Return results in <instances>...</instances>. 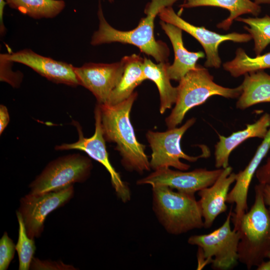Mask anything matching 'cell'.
Here are the masks:
<instances>
[{
  "label": "cell",
  "mask_w": 270,
  "mask_h": 270,
  "mask_svg": "<svg viewBox=\"0 0 270 270\" xmlns=\"http://www.w3.org/2000/svg\"><path fill=\"white\" fill-rule=\"evenodd\" d=\"M138 96L134 92L130 97L115 105L100 104L104 137L108 142L116 144L115 150L122 156L126 169L142 173L150 169L144 152L145 146L139 142L130 119V112Z\"/></svg>",
  "instance_id": "cell-1"
},
{
  "label": "cell",
  "mask_w": 270,
  "mask_h": 270,
  "mask_svg": "<svg viewBox=\"0 0 270 270\" xmlns=\"http://www.w3.org/2000/svg\"><path fill=\"white\" fill-rule=\"evenodd\" d=\"M178 0H151L144 9L146 16L141 19L138 26L129 31H122L114 28L107 22L104 16L101 0H99L98 29L94 33L90 44L94 46L116 42L130 44L138 47L142 52L152 56L158 63L168 62L169 48L164 42L156 40L154 21L162 8L172 6Z\"/></svg>",
  "instance_id": "cell-2"
},
{
  "label": "cell",
  "mask_w": 270,
  "mask_h": 270,
  "mask_svg": "<svg viewBox=\"0 0 270 270\" xmlns=\"http://www.w3.org/2000/svg\"><path fill=\"white\" fill-rule=\"evenodd\" d=\"M254 201L242 216L236 230L240 232L238 261L248 270L258 266L270 252V212L263 198L262 186L254 187Z\"/></svg>",
  "instance_id": "cell-3"
},
{
  "label": "cell",
  "mask_w": 270,
  "mask_h": 270,
  "mask_svg": "<svg viewBox=\"0 0 270 270\" xmlns=\"http://www.w3.org/2000/svg\"><path fill=\"white\" fill-rule=\"evenodd\" d=\"M153 209L167 232L180 234L204 228L198 200L188 194L163 185L152 186Z\"/></svg>",
  "instance_id": "cell-4"
},
{
  "label": "cell",
  "mask_w": 270,
  "mask_h": 270,
  "mask_svg": "<svg viewBox=\"0 0 270 270\" xmlns=\"http://www.w3.org/2000/svg\"><path fill=\"white\" fill-rule=\"evenodd\" d=\"M179 82L175 106L166 118L168 128L176 127L190 110L204 103L210 96H220L236 98L242 92L241 84L236 88H229L216 84L208 70L198 64Z\"/></svg>",
  "instance_id": "cell-5"
},
{
  "label": "cell",
  "mask_w": 270,
  "mask_h": 270,
  "mask_svg": "<svg viewBox=\"0 0 270 270\" xmlns=\"http://www.w3.org/2000/svg\"><path fill=\"white\" fill-rule=\"evenodd\" d=\"M232 209L220 227L209 234L193 235L188 238L189 244L198 248V270L212 264L214 270H227L237 264L240 234L231 228Z\"/></svg>",
  "instance_id": "cell-6"
},
{
  "label": "cell",
  "mask_w": 270,
  "mask_h": 270,
  "mask_svg": "<svg viewBox=\"0 0 270 270\" xmlns=\"http://www.w3.org/2000/svg\"><path fill=\"white\" fill-rule=\"evenodd\" d=\"M92 168L91 160L80 154L60 156L50 162L29 185L32 194L58 190L85 182Z\"/></svg>",
  "instance_id": "cell-7"
},
{
  "label": "cell",
  "mask_w": 270,
  "mask_h": 270,
  "mask_svg": "<svg viewBox=\"0 0 270 270\" xmlns=\"http://www.w3.org/2000/svg\"><path fill=\"white\" fill-rule=\"evenodd\" d=\"M192 118L179 128H168L164 132L149 130L146 137L152 150L150 161V168L154 170L162 168L173 167L181 170H187L190 166L180 161L184 159L190 162H195L200 158H206L210 155L208 148L202 147L200 156H190L181 149L180 142L185 132L196 122Z\"/></svg>",
  "instance_id": "cell-8"
},
{
  "label": "cell",
  "mask_w": 270,
  "mask_h": 270,
  "mask_svg": "<svg viewBox=\"0 0 270 270\" xmlns=\"http://www.w3.org/2000/svg\"><path fill=\"white\" fill-rule=\"evenodd\" d=\"M94 119L95 132L92 136L88 138L84 137L80 125L78 122L72 120V124L76 127L78 132V140L73 143L56 146L54 148L56 150H82L99 162L109 172L112 186L117 196L122 202H126L130 200V191L128 185L122 180L109 160L102 127L100 109L98 104L94 110Z\"/></svg>",
  "instance_id": "cell-9"
},
{
  "label": "cell",
  "mask_w": 270,
  "mask_h": 270,
  "mask_svg": "<svg viewBox=\"0 0 270 270\" xmlns=\"http://www.w3.org/2000/svg\"><path fill=\"white\" fill-rule=\"evenodd\" d=\"M74 194V186L72 185L58 190L29 192L22 197L16 212L22 217L28 236L33 239L40 237L47 216L69 202Z\"/></svg>",
  "instance_id": "cell-10"
},
{
  "label": "cell",
  "mask_w": 270,
  "mask_h": 270,
  "mask_svg": "<svg viewBox=\"0 0 270 270\" xmlns=\"http://www.w3.org/2000/svg\"><path fill=\"white\" fill-rule=\"evenodd\" d=\"M158 16L162 21L180 28L192 36L201 44L206 55L204 66L206 68H220L222 60L218 48L222 42L226 40L247 42L252 39L251 36L248 34L232 32L222 34L210 31L204 26H194L178 15L172 6L162 8Z\"/></svg>",
  "instance_id": "cell-11"
},
{
  "label": "cell",
  "mask_w": 270,
  "mask_h": 270,
  "mask_svg": "<svg viewBox=\"0 0 270 270\" xmlns=\"http://www.w3.org/2000/svg\"><path fill=\"white\" fill-rule=\"evenodd\" d=\"M223 168L208 170L197 168L190 172L170 168L155 170L147 176L137 181V184L167 186L172 189L188 194H194L200 190L212 186L217 180Z\"/></svg>",
  "instance_id": "cell-12"
},
{
  "label": "cell",
  "mask_w": 270,
  "mask_h": 270,
  "mask_svg": "<svg viewBox=\"0 0 270 270\" xmlns=\"http://www.w3.org/2000/svg\"><path fill=\"white\" fill-rule=\"evenodd\" d=\"M124 68L122 58L111 64L85 63L80 67L74 66V70L80 85L91 92L98 104H106L120 80Z\"/></svg>",
  "instance_id": "cell-13"
},
{
  "label": "cell",
  "mask_w": 270,
  "mask_h": 270,
  "mask_svg": "<svg viewBox=\"0 0 270 270\" xmlns=\"http://www.w3.org/2000/svg\"><path fill=\"white\" fill-rule=\"evenodd\" d=\"M4 54L10 61L28 66L53 82L73 87L80 85L74 66L70 64L41 56L28 48Z\"/></svg>",
  "instance_id": "cell-14"
},
{
  "label": "cell",
  "mask_w": 270,
  "mask_h": 270,
  "mask_svg": "<svg viewBox=\"0 0 270 270\" xmlns=\"http://www.w3.org/2000/svg\"><path fill=\"white\" fill-rule=\"evenodd\" d=\"M270 150V128L246 167L236 174V183L229 192L226 203L235 204L231 222L236 229L242 215L248 211V196L250 186L262 160Z\"/></svg>",
  "instance_id": "cell-15"
},
{
  "label": "cell",
  "mask_w": 270,
  "mask_h": 270,
  "mask_svg": "<svg viewBox=\"0 0 270 270\" xmlns=\"http://www.w3.org/2000/svg\"><path fill=\"white\" fill-rule=\"evenodd\" d=\"M236 178V174L232 172V168L228 166L223 168L212 186L198 192L204 228H210L217 216L226 211V200L230 188Z\"/></svg>",
  "instance_id": "cell-16"
},
{
  "label": "cell",
  "mask_w": 270,
  "mask_h": 270,
  "mask_svg": "<svg viewBox=\"0 0 270 270\" xmlns=\"http://www.w3.org/2000/svg\"><path fill=\"white\" fill-rule=\"evenodd\" d=\"M270 128V114H264L256 122L247 124L244 129L234 132L226 137L218 134L214 146L215 166L224 168L229 166V157L233 151L245 140L252 138L264 139Z\"/></svg>",
  "instance_id": "cell-17"
},
{
  "label": "cell",
  "mask_w": 270,
  "mask_h": 270,
  "mask_svg": "<svg viewBox=\"0 0 270 270\" xmlns=\"http://www.w3.org/2000/svg\"><path fill=\"white\" fill-rule=\"evenodd\" d=\"M160 24L172 44L174 58L173 64H169L167 72L170 80L180 81L188 72L196 67V62L205 57L202 52H191L184 47L182 38V30L164 21Z\"/></svg>",
  "instance_id": "cell-18"
},
{
  "label": "cell",
  "mask_w": 270,
  "mask_h": 270,
  "mask_svg": "<svg viewBox=\"0 0 270 270\" xmlns=\"http://www.w3.org/2000/svg\"><path fill=\"white\" fill-rule=\"evenodd\" d=\"M122 59L124 63L122 75L106 104L115 105L126 100L134 88L146 80L143 70L144 58L133 54Z\"/></svg>",
  "instance_id": "cell-19"
},
{
  "label": "cell",
  "mask_w": 270,
  "mask_h": 270,
  "mask_svg": "<svg viewBox=\"0 0 270 270\" xmlns=\"http://www.w3.org/2000/svg\"><path fill=\"white\" fill-rule=\"evenodd\" d=\"M244 76L241 84L242 92L236 108L245 110L256 104L270 102V75L260 70L246 73Z\"/></svg>",
  "instance_id": "cell-20"
},
{
  "label": "cell",
  "mask_w": 270,
  "mask_h": 270,
  "mask_svg": "<svg viewBox=\"0 0 270 270\" xmlns=\"http://www.w3.org/2000/svg\"><path fill=\"white\" fill-rule=\"evenodd\" d=\"M169 64L168 62L156 64L149 59L144 58V73L146 80H152L158 88L160 100V112L162 114L176 104L178 96V88L171 84L168 74Z\"/></svg>",
  "instance_id": "cell-21"
},
{
  "label": "cell",
  "mask_w": 270,
  "mask_h": 270,
  "mask_svg": "<svg viewBox=\"0 0 270 270\" xmlns=\"http://www.w3.org/2000/svg\"><path fill=\"white\" fill-rule=\"evenodd\" d=\"M182 8H190L202 6H216L229 10L230 16L217 24V27L228 30L234 20L246 14L258 16L261 12V7L250 0H186L180 5Z\"/></svg>",
  "instance_id": "cell-22"
},
{
  "label": "cell",
  "mask_w": 270,
  "mask_h": 270,
  "mask_svg": "<svg viewBox=\"0 0 270 270\" xmlns=\"http://www.w3.org/2000/svg\"><path fill=\"white\" fill-rule=\"evenodd\" d=\"M7 5L34 19L52 18L65 8L64 0H6Z\"/></svg>",
  "instance_id": "cell-23"
},
{
  "label": "cell",
  "mask_w": 270,
  "mask_h": 270,
  "mask_svg": "<svg viewBox=\"0 0 270 270\" xmlns=\"http://www.w3.org/2000/svg\"><path fill=\"white\" fill-rule=\"evenodd\" d=\"M224 70L234 78L246 73L270 68V52L255 58L250 57L242 48L236 52V56L232 60L223 64Z\"/></svg>",
  "instance_id": "cell-24"
},
{
  "label": "cell",
  "mask_w": 270,
  "mask_h": 270,
  "mask_svg": "<svg viewBox=\"0 0 270 270\" xmlns=\"http://www.w3.org/2000/svg\"><path fill=\"white\" fill-rule=\"evenodd\" d=\"M236 20L249 26H245L244 28L254 40V50L256 56L260 55L270 44V16L266 15L262 18L238 17Z\"/></svg>",
  "instance_id": "cell-25"
},
{
  "label": "cell",
  "mask_w": 270,
  "mask_h": 270,
  "mask_svg": "<svg viewBox=\"0 0 270 270\" xmlns=\"http://www.w3.org/2000/svg\"><path fill=\"white\" fill-rule=\"evenodd\" d=\"M16 215L18 224V236L16 244L18 257V270H28L36 250L34 239L28 235L20 214L16 212Z\"/></svg>",
  "instance_id": "cell-26"
},
{
  "label": "cell",
  "mask_w": 270,
  "mask_h": 270,
  "mask_svg": "<svg viewBox=\"0 0 270 270\" xmlns=\"http://www.w3.org/2000/svg\"><path fill=\"white\" fill-rule=\"evenodd\" d=\"M16 250V244L4 232L0 239V270H8Z\"/></svg>",
  "instance_id": "cell-27"
},
{
  "label": "cell",
  "mask_w": 270,
  "mask_h": 270,
  "mask_svg": "<svg viewBox=\"0 0 270 270\" xmlns=\"http://www.w3.org/2000/svg\"><path fill=\"white\" fill-rule=\"evenodd\" d=\"M0 81L10 84L14 88H18L22 80V74L12 70L10 64L13 62L8 60L4 54L0 55Z\"/></svg>",
  "instance_id": "cell-28"
},
{
  "label": "cell",
  "mask_w": 270,
  "mask_h": 270,
  "mask_svg": "<svg viewBox=\"0 0 270 270\" xmlns=\"http://www.w3.org/2000/svg\"><path fill=\"white\" fill-rule=\"evenodd\" d=\"M33 270H77L72 265L67 264L62 262L40 260L34 258L30 266Z\"/></svg>",
  "instance_id": "cell-29"
},
{
  "label": "cell",
  "mask_w": 270,
  "mask_h": 270,
  "mask_svg": "<svg viewBox=\"0 0 270 270\" xmlns=\"http://www.w3.org/2000/svg\"><path fill=\"white\" fill-rule=\"evenodd\" d=\"M255 176L258 183L270 186V157L267 158L264 164L259 166Z\"/></svg>",
  "instance_id": "cell-30"
},
{
  "label": "cell",
  "mask_w": 270,
  "mask_h": 270,
  "mask_svg": "<svg viewBox=\"0 0 270 270\" xmlns=\"http://www.w3.org/2000/svg\"><path fill=\"white\" fill-rule=\"evenodd\" d=\"M10 121V116L8 110L6 106H0V134L3 132Z\"/></svg>",
  "instance_id": "cell-31"
},
{
  "label": "cell",
  "mask_w": 270,
  "mask_h": 270,
  "mask_svg": "<svg viewBox=\"0 0 270 270\" xmlns=\"http://www.w3.org/2000/svg\"><path fill=\"white\" fill-rule=\"evenodd\" d=\"M6 4V0H0V34L1 36H4L6 30L3 20L4 8Z\"/></svg>",
  "instance_id": "cell-32"
},
{
  "label": "cell",
  "mask_w": 270,
  "mask_h": 270,
  "mask_svg": "<svg viewBox=\"0 0 270 270\" xmlns=\"http://www.w3.org/2000/svg\"><path fill=\"white\" fill-rule=\"evenodd\" d=\"M264 202L270 212V186L261 184Z\"/></svg>",
  "instance_id": "cell-33"
},
{
  "label": "cell",
  "mask_w": 270,
  "mask_h": 270,
  "mask_svg": "<svg viewBox=\"0 0 270 270\" xmlns=\"http://www.w3.org/2000/svg\"><path fill=\"white\" fill-rule=\"evenodd\" d=\"M268 261L264 260L256 267L257 270H270V258Z\"/></svg>",
  "instance_id": "cell-34"
},
{
  "label": "cell",
  "mask_w": 270,
  "mask_h": 270,
  "mask_svg": "<svg viewBox=\"0 0 270 270\" xmlns=\"http://www.w3.org/2000/svg\"><path fill=\"white\" fill-rule=\"evenodd\" d=\"M256 4H270V0H254V2Z\"/></svg>",
  "instance_id": "cell-35"
},
{
  "label": "cell",
  "mask_w": 270,
  "mask_h": 270,
  "mask_svg": "<svg viewBox=\"0 0 270 270\" xmlns=\"http://www.w3.org/2000/svg\"><path fill=\"white\" fill-rule=\"evenodd\" d=\"M108 1L110 2V3H112L114 2V0H108Z\"/></svg>",
  "instance_id": "cell-36"
},
{
  "label": "cell",
  "mask_w": 270,
  "mask_h": 270,
  "mask_svg": "<svg viewBox=\"0 0 270 270\" xmlns=\"http://www.w3.org/2000/svg\"><path fill=\"white\" fill-rule=\"evenodd\" d=\"M268 258H270V252H269V254H268Z\"/></svg>",
  "instance_id": "cell-37"
}]
</instances>
